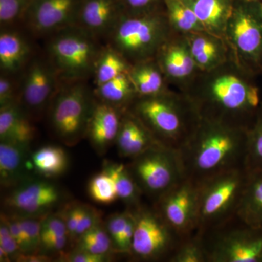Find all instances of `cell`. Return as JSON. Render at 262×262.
I'll return each instance as SVG.
<instances>
[{
    "label": "cell",
    "mask_w": 262,
    "mask_h": 262,
    "mask_svg": "<svg viewBox=\"0 0 262 262\" xmlns=\"http://www.w3.org/2000/svg\"><path fill=\"white\" fill-rule=\"evenodd\" d=\"M256 77L231 58L213 70L200 72L182 92L202 119L248 130L262 104Z\"/></svg>",
    "instance_id": "1"
},
{
    "label": "cell",
    "mask_w": 262,
    "mask_h": 262,
    "mask_svg": "<svg viewBox=\"0 0 262 262\" xmlns=\"http://www.w3.org/2000/svg\"><path fill=\"white\" fill-rule=\"evenodd\" d=\"M179 152L186 178L200 184L217 174L247 168L248 130L201 118Z\"/></svg>",
    "instance_id": "2"
},
{
    "label": "cell",
    "mask_w": 262,
    "mask_h": 262,
    "mask_svg": "<svg viewBox=\"0 0 262 262\" xmlns=\"http://www.w3.org/2000/svg\"><path fill=\"white\" fill-rule=\"evenodd\" d=\"M127 110L160 144L177 151L187 144L201 121L192 100L184 93L171 89L157 96H137Z\"/></svg>",
    "instance_id": "3"
},
{
    "label": "cell",
    "mask_w": 262,
    "mask_h": 262,
    "mask_svg": "<svg viewBox=\"0 0 262 262\" xmlns=\"http://www.w3.org/2000/svg\"><path fill=\"white\" fill-rule=\"evenodd\" d=\"M43 51L55 67L62 82L93 78L105 43L94 34L72 26L42 39Z\"/></svg>",
    "instance_id": "4"
},
{
    "label": "cell",
    "mask_w": 262,
    "mask_h": 262,
    "mask_svg": "<svg viewBox=\"0 0 262 262\" xmlns=\"http://www.w3.org/2000/svg\"><path fill=\"white\" fill-rule=\"evenodd\" d=\"M175 33L165 12L140 15L125 13L105 44L116 50L132 65L155 58Z\"/></svg>",
    "instance_id": "5"
},
{
    "label": "cell",
    "mask_w": 262,
    "mask_h": 262,
    "mask_svg": "<svg viewBox=\"0 0 262 262\" xmlns=\"http://www.w3.org/2000/svg\"><path fill=\"white\" fill-rule=\"evenodd\" d=\"M96 99L87 81L62 82L47 110L52 130L66 145L75 146L87 136Z\"/></svg>",
    "instance_id": "6"
},
{
    "label": "cell",
    "mask_w": 262,
    "mask_h": 262,
    "mask_svg": "<svg viewBox=\"0 0 262 262\" xmlns=\"http://www.w3.org/2000/svg\"><path fill=\"white\" fill-rule=\"evenodd\" d=\"M196 232L207 262H262V227L249 225L237 214Z\"/></svg>",
    "instance_id": "7"
},
{
    "label": "cell",
    "mask_w": 262,
    "mask_h": 262,
    "mask_svg": "<svg viewBox=\"0 0 262 262\" xmlns=\"http://www.w3.org/2000/svg\"><path fill=\"white\" fill-rule=\"evenodd\" d=\"M249 170L235 169L217 174L199 184L196 231L223 223L237 214Z\"/></svg>",
    "instance_id": "8"
},
{
    "label": "cell",
    "mask_w": 262,
    "mask_h": 262,
    "mask_svg": "<svg viewBox=\"0 0 262 262\" xmlns=\"http://www.w3.org/2000/svg\"><path fill=\"white\" fill-rule=\"evenodd\" d=\"M225 38L239 67L255 76L262 74L261 3L234 0Z\"/></svg>",
    "instance_id": "9"
},
{
    "label": "cell",
    "mask_w": 262,
    "mask_h": 262,
    "mask_svg": "<svg viewBox=\"0 0 262 262\" xmlns=\"http://www.w3.org/2000/svg\"><path fill=\"white\" fill-rule=\"evenodd\" d=\"M130 211L135 220L131 257L137 261L170 262L187 236L169 225L155 206L141 204Z\"/></svg>",
    "instance_id": "10"
},
{
    "label": "cell",
    "mask_w": 262,
    "mask_h": 262,
    "mask_svg": "<svg viewBox=\"0 0 262 262\" xmlns=\"http://www.w3.org/2000/svg\"><path fill=\"white\" fill-rule=\"evenodd\" d=\"M131 160L127 168L136 184L155 202L185 178L179 151L161 144Z\"/></svg>",
    "instance_id": "11"
},
{
    "label": "cell",
    "mask_w": 262,
    "mask_h": 262,
    "mask_svg": "<svg viewBox=\"0 0 262 262\" xmlns=\"http://www.w3.org/2000/svg\"><path fill=\"white\" fill-rule=\"evenodd\" d=\"M19 104L29 117L48 110L62 81L43 50H39L21 74Z\"/></svg>",
    "instance_id": "12"
},
{
    "label": "cell",
    "mask_w": 262,
    "mask_h": 262,
    "mask_svg": "<svg viewBox=\"0 0 262 262\" xmlns=\"http://www.w3.org/2000/svg\"><path fill=\"white\" fill-rule=\"evenodd\" d=\"M199 184L184 178L155 202V207L184 236L196 232Z\"/></svg>",
    "instance_id": "13"
},
{
    "label": "cell",
    "mask_w": 262,
    "mask_h": 262,
    "mask_svg": "<svg viewBox=\"0 0 262 262\" xmlns=\"http://www.w3.org/2000/svg\"><path fill=\"white\" fill-rule=\"evenodd\" d=\"M81 0H34L24 19L23 27L35 39L76 26Z\"/></svg>",
    "instance_id": "14"
},
{
    "label": "cell",
    "mask_w": 262,
    "mask_h": 262,
    "mask_svg": "<svg viewBox=\"0 0 262 262\" xmlns=\"http://www.w3.org/2000/svg\"><path fill=\"white\" fill-rule=\"evenodd\" d=\"M169 85L182 92L201 70L189 49L187 37L175 33L160 48L155 57Z\"/></svg>",
    "instance_id": "15"
},
{
    "label": "cell",
    "mask_w": 262,
    "mask_h": 262,
    "mask_svg": "<svg viewBox=\"0 0 262 262\" xmlns=\"http://www.w3.org/2000/svg\"><path fill=\"white\" fill-rule=\"evenodd\" d=\"M61 194L55 184L46 181L22 182L5 198L7 208L21 215H40L58 204Z\"/></svg>",
    "instance_id": "16"
},
{
    "label": "cell",
    "mask_w": 262,
    "mask_h": 262,
    "mask_svg": "<svg viewBox=\"0 0 262 262\" xmlns=\"http://www.w3.org/2000/svg\"><path fill=\"white\" fill-rule=\"evenodd\" d=\"M34 39L24 27L0 28V73L21 75L39 51Z\"/></svg>",
    "instance_id": "17"
},
{
    "label": "cell",
    "mask_w": 262,
    "mask_h": 262,
    "mask_svg": "<svg viewBox=\"0 0 262 262\" xmlns=\"http://www.w3.org/2000/svg\"><path fill=\"white\" fill-rule=\"evenodd\" d=\"M125 13L121 0H81L77 26L105 43Z\"/></svg>",
    "instance_id": "18"
},
{
    "label": "cell",
    "mask_w": 262,
    "mask_h": 262,
    "mask_svg": "<svg viewBox=\"0 0 262 262\" xmlns=\"http://www.w3.org/2000/svg\"><path fill=\"white\" fill-rule=\"evenodd\" d=\"M125 111L96 98L88 127L87 136L98 152H103L116 142Z\"/></svg>",
    "instance_id": "19"
},
{
    "label": "cell",
    "mask_w": 262,
    "mask_h": 262,
    "mask_svg": "<svg viewBox=\"0 0 262 262\" xmlns=\"http://www.w3.org/2000/svg\"><path fill=\"white\" fill-rule=\"evenodd\" d=\"M194 61L201 72L213 70L232 58L227 41L207 32L185 35Z\"/></svg>",
    "instance_id": "20"
},
{
    "label": "cell",
    "mask_w": 262,
    "mask_h": 262,
    "mask_svg": "<svg viewBox=\"0 0 262 262\" xmlns=\"http://www.w3.org/2000/svg\"><path fill=\"white\" fill-rule=\"evenodd\" d=\"M115 144L119 154L130 159L160 144L144 124L128 110L122 115Z\"/></svg>",
    "instance_id": "21"
},
{
    "label": "cell",
    "mask_w": 262,
    "mask_h": 262,
    "mask_svg": "<svg viewBox=\"0 0 262 262\" xmlns=\"http://www.w3.org/2000/svg\"><path fill=\"white\" fill-rule=\"evenodd\" d=\"M36 132L29 115L18 103L0 107V142L28 148Z\"/></svg>",
    "instance_id": "22"
},
{
    "label": "cell",
    "mask_w": 262,
    "mask_h": 262,
    "mask_svg": "<svg viewBox=\"0 0 262 262\" xmlns=\"http://www.w3.org/2000/svg\"><path fill=\"white\" fill-rule=\"evenodd\" d=\"M194 12L207 32L225 38L234 0H182Z\"/></svg>",
    "instance_id": "23"
},
{
    "label": "cell",
    "mask_w": 262,
    "mask_h": 262,
    "mask_svg": "<svg viewBox=\"0 0 262 262\" xmlns=\"http://www.w3.org/2000/svg\"><path fill=\"white\" fill-rule=\"evenodd\" d=\"M128 75L139 97L157 96L170 90L155 58L131 65Z\"/></svg>",
    "instance_id": "24"
},
{
    "label": "cell",
    "mask_w": 262,
    "mask_h": 262,
    "mask_svg": "<svg viewBox=\"0 0 262 262\" xmlns=\"http://www.w3.org/2000/svg\"><path fill=\"white\" fill-rule=\"evenodd\" d=\"M27 147L0 142V182L3 187H16L25 175Z\"/></svg>",
    "instance_id": "25"
},
{
    "label": "cell",
    "mask_w": 262,
    "mask_h": 262,
    "mask_svg": "<svg viewBox=\"0 0 262 262\" xmlns=\"http://www.w3.org/2000/svg\"><path fill=\"white\" fill-rule=\"evenodd\" d=\"M237 215L249 225L262 227V170H249Z\"/></svg>",
    "instance_id": "26"
},
{
    "label": "cell",
    "mask_w": 262,
    "mask_h": 262,
    "mask_svg": "<svg viewBox=\"0 0 262 262\" xmlns=\"http://www.w3.org/2000/svg\"><path fill=\"white\" fill-rule=\"evenodd\" d=\"M94 91L97 99L123 110H127L137 97L128 72L95 87Z\"/></svg>",
    "instance_id": "27"
},
{
    "label": "cell",
    "mask_w": 262,
    "mask_h": 262,
    "mask_svg": "<svg viewBox=\"0 0 262 262\" xmlns=\"http://www.w3.org/2000/svg\"><path fill=\"white\" fill-rule=\"evenodd\" d=\"M103 170L113 179L118 198L126 203L129 209L133 210L140 206L142 192L126 165L106 162L103 165Z\"/></svg>",
    "instance_id": "28"
},
{
    "label": "cell",
    "mask_w": 262,
    "mask_h": 262,
    "mask_svg": "<svg viewBox=\"0 0 262 262\" xmlns=\"http://www.w3.org/2000/svg\"><path fill=\"white\" fill-rule=\"evenodd\" d=\"M130 67V63L119 52L105 44L95 67L93 76L95 86L97 87L128 72Z\"/></svg>",
    "instance_id": "29"
},
{
    "label": "cell",
    "mask_w": 262,
    "mask_h": 262,
    "mask_svg": "<svg viewBox=\"0 0 262 262\" xmlns=\"http://www.w3.org/2000/svg\"><path fill=\"white\" fill-rule=\"evenodd\" d=\"M165 13L172 30L187 34L205 30L199 19L182 0H165Z\"/></svg>",
    "instance_id": "30"
},
{
    "label": "cell",
    "mask_w": 262,
    "mask_h": 262,
    "mask_svg": "<svg viewBox=\"0 0 262 262\" xmlns=\"http://www.w3.org/2000/svg\"><path fill=\"white\" fill-rule=\"evenodd\" d=\"M32 164L36 171L43 177H55L61 175L65 171L68 159L63 148L46 146L33 154Z\"/></svg>",
    "instance_id": "31"
},
{
    "label": "cell",
    "mask_w": 262,
    "mask_h": 262,
    "mask_svg": "<svg viewBox=\"0 0 262 262\" xmlns=\"http://www.w3.org/2000/svg\"><path fill=\"white\" fill-rule=\"evenodd\" d=\"M76 249L97 254H110L113 242L106 227L98 224L77 239Z\"/></svg>",
    "instance_id": "32"
},
{
    "label": "cell",
    "mask_w": 262,
    "mask_h": 262,
    "mask_svg": "<svg viewBox=\"0 0 262 262\" xmlns=\"http://www.w3.org/2000/svg\"><path fill=\"white\" fill-rule=\"evenodd\" d=\"M247 168L262 170V104L252 126L248 130Z\"/></svg>",
    "instance_id": "33"
},
{
    "label": "cell",
    "mask_w": 262,
    "mask_h": 262,
    "mask_svg": "<svg viewBox=\"0 0 262 262\" xmlns=\"http://www.w3.org/2000/svg\"><path fill=\"white\" fill-rule=\"evenodd\" d=\"M34 0H0V28L23 27Z\"/></svg>",
    "instance_id": "34"
},
{
    "label": "cell",
    "mask_w": 262,
    "mask_h": 262,
    "mask_svg": "<svg viewBox=\"0 0 262 262\" xmlns=\"http://www.w3.org/2000/svg\"><path fill=\"white\" fill-rule=\"evenodd\" d=\"M89 191L94 201L102 204H110L118 199L113 179L103 170L90 181Z\"/></svg>",
    "instance_id": "35"
},
{
    "label": "cell",
    "mask_w": 262,
    "mask_h": 262,
    "mask_svg": "<svg viewBox=\"0 0 262 262\" xmlns=\"http://www.w3.org/2000/svg\"><path fill=\"white\" fill-rule=\"evenodd\" d=\"M170 262H207L206 251L198 232L183 241Z\"/></svg>",
    "instance_id": "36"
},
{
    "label": "cell",
    "mask_w": 262,
    "mask_h": 262,
    "mask_svg": "<svg viewBox=\"0 0 262 262\" xmlns=\"http://www.w3.org/2000/svg\"><path fill=\"white\" fill-rule=\"evenodd\" d=\"M21 75L0 73V107L18 103L20 99Z\"/></svg>",
    "instance_id": "37"
},
{
    "label": "cell",
    "mask_w": 262,
    "mask_h": 262,
    "mask_svg": "<svg viewBox=\"0 0 262 262\" xmlns=\"http://www.w3.org/2000/svg\"><path fill=\"white\" fill-rule=\"evenodd\" d=\"M17 215L28 244L29 253L35 252L37 248L40 247L41 226L43 217L42 220H39L38 219L40 215Z\"/></svg>",
    "instance_id": "38"
},
{
    "label": "cell",
    "mask_w": 262,
    "mask_h": 262,
    "mask_svg": "<svg viewBox=\"0 0 262 262\" xmlns=\"http://www.w3.org/2000/svg\"><path fill=\"white\" fill-rule=\"evenodd\" d=\"M125 14L140 15L165 12V0H121Z\"/></svg>",
    "instance_id": "39"
},
{
    "label": "cell",
    "mask_w": 262,
    "mask_h": 262,
    "mask_svg": "<svg viewBox=\"0 0 262 262\" xmlns=\"http://www.w3.org/2000/svg\"><path fill=\"white\" fill-rule=\"evenodd\" d=\"M65 234H69V232L63 219L56 215L43 217L41 226V243Z\"/></svg>",
    "instance_id": "40"
},
{
    "label": "cell",
    "mask_w": 262,
    "mask_h": 262,
    "mask_svg": "<svg viewBox=\"0 0 262 262\" xmlns=\"http://www.w3.org/2000/svg\"><path fill=\"white\" fill-rule=\"evenodd\" d=\"M130 214V211L128 209L123 213H116V214L111 215L108 219L106 229L112 239V242H113V247L115 248L116 251L119 247V245H120L124 229H125Z\"/></svg>",
    "instance_id": "41"
},
{
    "label": "cell",
    "mask_w": 262,
    "mask_h": 262,
    "mask_svg": "<svg viewBox=\"0 0 262 262\" xmlns=\"http://www.w3.org/2000/svg\"><path fill=\"white\" fill-rule=\"evenodd\" d=\"M0 248L6 251L11 259H17L21 253H24L8 225L3 220L0 225Z\"/></svg>",
    "instance_id": "42"
},
{
    "label": "cell",
    "mask_w": 262,
    "mask_h": 262,
    "mask_svg": "<svg viewBox=\"0 0 262 262\" xmlns=\"http://www.w3.org/2000/svg\"><path fill=\"white\" fill-rule=\"evenodd\" d=\"M99 223H101L99 213L94 208L87 207L82 219H81L80 223H79L78 227L76 229L74 238L77 239L84 232H87L89 229Z\"/></svg>",
    "instance_id": "43"
},
{
    "label": "cell",
    "mask_w": 262,
    "mask_h": 262,
    "mask_svg": "<svg viewBox=\"0 0 262 262\" xmlns=\"http://www.w3.org/2000/svg\"><path fill=\"white\" fill-rule=\"evenodd\" d=\"M87 207L82 206H76L69 211L66 216V225L68 229L69 234L70 237L75 236L76 229L78 227L81 219Z\"/></svg>",
    "instance_id": "44"
},
{
    "label": "cell",
    "mask_w": 262,
    "mask_h": 262,
    "mask_svg": "<svg viewBox=\"0 0 262 262\" xmlns=\"http://www.w3.org/2000/svg\"><path fill=\"white\" fill-rule=\"evenodd\" d=\"M71 262H105L110 261V254H97L77 250L67 258Z\"/></svg>",
    "instance_id": "45"
},
{
    "label": "cell",
    "mask_w": 262,
    "mask_h": 262,
    "mask_svg": "<svg viewBox=\"0 0 262 262\" xmlns=\"http://www.w3.org/2000/svg\"><path fill=\"white\" fill-rule=\"evenodd\" d=\"M70 237L69 234H65V235L58 236L54 238L43 241L41 243L40 247L43 251H48V252H58V251H63L68 244Z\"/></svg>",
    "instance_id": "46"
},
{
    "label": "cell",
    "mask_w": 262,
    "mask_h": 262,
    "mask_svg": "<svg viewBox=\"0 0 262 262\" xmlns=\"http://www.w3.org/2000/svg\"><path fill=\"white\" fill-rule=\"evenodd\" d=\"M246 2H255V3H261L262 0H244Z\"/></svg>",
    "instance_id": "47"
},
{
    "label": "cell",
    "mask_w": 262,
    "mask_h": 262,
    "mask_svg": "<svg viewBox=\"0 0 262 262\" xmlns=\"http://www.w3.org/2000/svg\"><path fill=\"white\" fill-rule=\"evenodd\" d=\"M261 9H262V1L261 2Z\"/></svg>",
    "instance_id": "48"
}]
</instances>
